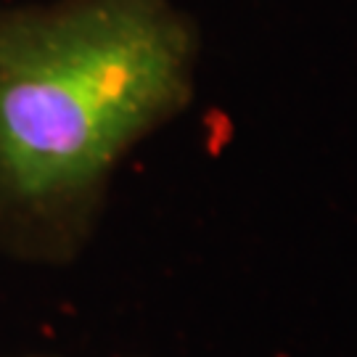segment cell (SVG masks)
<instances>
[{
	"label": "cell",
	"mask_w": 357,
	"mask_h": 357,
	"mask_svg": "<svg viewBox=\"0 0 357 357\" xmlns=\"http://www.w3.org/2000/svg\"><path fill=\"white\" fill-rule=\"evenodd\" d=\"M199 26L175 0L0 8V188L77 204L196 93Z\"/></svg>",
	"instance_id": "6da1fadb"
}]
</instances>
